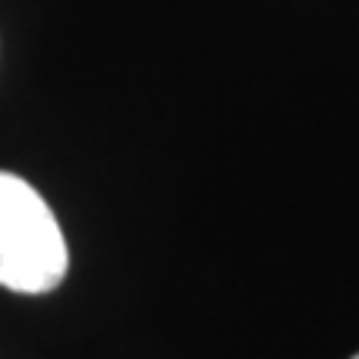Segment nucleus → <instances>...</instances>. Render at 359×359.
<instances>
[{"instance_id":"f257e3e1","label":"nucleus","mask_w":359,"mask_h":359,"mask_svg":"<svg viewBox=\"0 0 359 359\" xmlns=\"http://www.w3.org/2000/svg\"><path fill=\"white\" fill-rule=\"evenodd\" d=\"M67 276V240L47 200L17 173L0 170V286L50 293Z\"/></svg>"},{"instance_id":"f03ea898","label":"nucleus","mask_w":359,"mask_h":359,"mask_svg":"<svg viewBox=\"0 0 359 359\" xmlns=\"http://www.w3.org/2000/svg\"><path fill=\"white\" fill-rule=\"evenodd\" d=\"M353 359H359V353H356V356H353Z\"/></svg>"}]
</instances>
